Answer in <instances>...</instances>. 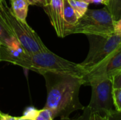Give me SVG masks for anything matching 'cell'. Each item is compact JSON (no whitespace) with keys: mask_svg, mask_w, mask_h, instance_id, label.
<instances>
[{"mask_svg":"<svg viewBox=\"0 0 121 120\" xmlns=\"http://www.w3.org/2000/svg\"><path fill=\"white\" fill-rule=\"evenodd\" d=\"M42 75L48 92L44 108L51 111L54 119L69 118L72 112L84 109L79 98L80 88L85 85L83 79L50 72Z\"/></svg>","mask_w":121,"mask_h":120,"instance_id":"cell-1","label":"cell"},{"mask_svg":"<svg viewBox=\"0 0 121 120\" xmlns=\"http://www.w3.org/2000/svg\"><path fill=\"white\" fill-rule=\"evenodd\" d=\"M18 66L32 70L41 75L46 72H50L71 76L82 79L84 81L87 74V71L80 64H76L63 59L48 49L35 54L28 53Z\"/></svg>","mask_w":121,"mask_h":120,"instance_id":"cell-2","label":"cell"},{"mask_svg":"<svg viewBox=\"0 0 121 120\" xmlns=\"http://www.w3.org/2000/svg\"><path fill=\"white\" fill-rule=\"evenodd\" d=\"M0 17L10 34L17 39L29 54H35L48 50L40 37L27 23L18 19L7 5L5 0L0 2Z\"/></svg>","mask_w":121,"mask_h":120,"instance_id":"cell-3","label":"cell"},{"mask_svg":"<svg viewBox=\"0 0 121 120\" xmlns=\"http://www.w3.org/2000/svg\"><path fill=\"white\" fill-rule=\"evenodd\" d=\"M113 16L106 6L101 9H89L80 18L67 35L82 33L95 35H111L114 34Z\"/></svg>","mask_w":121,"mask_h":120,"instance_id":"cell-4","label":"cell"},{"mask_svg":"<svg viewBox=\"0 0 121 120\" xmlns=\"http://www.w3.org/2000/svg\"><path fill=\"white\" fill-rule=\"evenodd\" d=\"M89 51L85 60L80 63L87 74L110 57L121 47V34L111 35H87Z\"/></svg>","mask_w":121,"mask_h":120,"instance_id":"cell-5","label":"cell"},{"mask_svg":"<svg viewBox=\"0 0 121 120\" xmlns=\"http://www.w3.org/2000/svg\"><path fill=\"white\" fill-rule=\"evenodd\" d=\"M86 84L91 87V100L87 106L91 112L104 115L115 109L111 78L106 76L91 78L87 81Z\"/></svg>","mask_w":121,"mask_h":120,"instance_id":"cell-6","label":"cell"},{"mask_svg":"<svg viewBox=\"0 0 121 120\" xmlns=\"http://www.w3.org/2000/svg\"><path fill=\"white\" fill-rule=\"evenodd\" d=\"M120 70H121V47L110 57L86 74L84 78L85 85L87 81L91 78L99 76L112 78V76Z\"/></svg>","mask_w":121,"mask_h":120,"instance_id":"cell-7","label":"cell"},{"mask_svg":"<svg viewBox=\"0 0 121 120\" xmlns=\"http://www.w3.org/2000/svg\"><path fill=\"white\" fill-rule=\"evenodd\" d=\"M57 35L65 37V23L63 14V0H51L49 5L44 7Z\"/></svg>","mask_w":121,"mask_h":120,"instance_id":"cell-8","label":"cell"},{"mask_svg":"<svg viewBox=\"0 0 121 120\" xmlns=\"http://www.w3.org/2000/svg\"><path fill=\"white\" fill-rule=\"evenodd\" d=\"M28 54V52H27L17 39L14 37L9 45H1L0 47V61L18 65Z\"/></svg>","mask_w":121,"mask_h":120,"instance_id":"cell-9","label":"cell"},{"mask_svg":"<svg viewBox=\"0 0 121 120\" xmlns=\"http://www.w3.org/2000/svg\"><path fill=\"white\" fill-rule=\"evenodd\" d=\"M63 14L65 23V37L69 30L75 25L79 18L67 0H63Z\"/></svg>","mask_w":121,"mask_h":120,"instance_id":"cell-10","label":"cell"},{"mask_svg":"<svg viewBox=\"0 0 121 120\" xmlns=\"http://www.w3.org/2000/svg\"><path fill=\"white\" fill-rule=\"evenodd\" d=\"M11 9L13 14L21 21L26 22L28 11V3L26 0H10Z\"/></svg>","mask_w":121,"mask_h":120,"instance_id":"cell-11","label":"cell"},{"mask_svg":"<svg viewBox=\"0 0 121 120\" xmlns=\"http://www.w3.org/2000/svg\"><path fill=\"white\" fill-rule=\"evenodd\" d=\"M70 6L74 9L77 16L79 19L82 18L89 8V4L84 0H67Z\"/></svg>","mask_w":121,"mask_h":120,"instance_id":"cell-12","label":"cell"},{"mask_svg":"<svg viewBox=\"0 0 121 120\" xmlns=\"http://www.w3.org/2000/svg\"><path fill=\"white\" fill-rule=\"evenodd\" d=\"M13 38L14 37L10 34L8 28L0 17V42L3 45H8L11 42Z\"/></svg>","mask_w":121,"mask_h":120,"instance_id":"cell-13","label":"cell"},{"mask_svg":"<svg viewBox=\"0 0 121 120\" xmlns=\"http://www.w3.org/2000/svg\"><path fill=\"white\" fill-rule=\"evenodd\" d=\"M112 13L115 21L121 17V0H111L106 6Z\"/></svg>","mask_w":121,"mask_h":120,"instance_id":"cell-14","label":"cell"},{"mask_svg":"<svg viewBox=\"0 0 121 120\" xmlns=\"http://www.w3.org/2000/svg\"><path fill=\"white\" fill-rule=\"evenodd\" d=\"M113 100L115 110L121 111V88L113 89Z\"/></svg>","mask_w":121,"mask_h":120,"instance_id":"cell-15","label":"cell"},{"mask_svg":"<svg viewBox=\"0 0 121 120\" xmlns=\"http://www.w3.org/2000/svg\"><path fill=\"white\" fill-rule=\"evenodd\" d=\"M35 120H54L51 111L45 108L38 111Z\"/></svg>","mask_w":121,"mask_h":120,"instance_id":"cell-16","label":"cell"},{"mask_svg":"<svg viewBox=\"0 0 121 120\" xmlns=\"http://www.w3.org/2000/svg\"><path fill=\"white\" fill-rule=\"evenodd\" d=\"M106 120H121V111L113 110L104 115Z\"/></svg>","mask_w":121,"mask_h":120,"instance_id":"cell-17","label":"cell"},{"mask_svg":"<svg viewBox=\"0 0 121 120\" xmlns=\"http://www.w3.org/2000/svg\"><path fill=\"white\" fill-rule=\"evenodd\" d=\"M111 79L113 88H121V70L116 72Z\"/></svg>","mask_w":121,"mask_h":120,"instance_id":"cell-18","label":"cell"},{"mask_svg":"<svg viewBox=\"0 0 121 120\" xmlns=\"http://www.w3.org/2000/svg\"><path fill=\"white\" fill-rule=\"evenodd\" d=\"M91 110L90 109L86 106L84 108V109L83 110V114L78 117L77 119H74V120H71L69 118H66V119H60V120H89L90 117V114H91Z\"/></svg>","mask_w":121,"mask_h":120,"instance_id":"cell-19","label":"cell"},{"mask_svg":"<svg viewBox=\"0 0 121 120\" xmlns=\"http://www.w3.org/2000/svg\"><path fill=\"white\" fill-rule=\"evenodd\" d=\"M29 5H35L42 7H45L49 5L51 0H26Z\"/></svg>","mask_w":121,"mask_h":120,"instance_id":"cell-20","label":"cell"},{"mask_svg":"<svg viewBox=\"0 0 121 120\" xmlns=\"http://www.w3.org/2000/svg\"><path fill=\"white\" fill-rule=\"evenodd\" d=\"M38 110L34 108H28L26 111L24 112V114H23V116H26L27 117H29V118H31V119H33L35 120L38 113Z\"/></svg>","mask_w":121,"mask_h":120,"instance_id":"cell-21","label":"cell"},{"mask_svg":"<svg viewBox=\"0 0 121 120\" xmlns=\"http://www.w3.org/2000/svg\"><path fill=\"white\" fill-rule=\"evenodd\" d=\"M114 33L121 34V17L114 23Z\"/></svg>","mask_w":121,"mask_h":120,"instance_id":"cell-22","label":"cell"},{"mask_svg":"<svg viewBox=\"0 0 121 120\" xmlns=\"http://www.w3.org/2000/svg\"><path fill=\"white\" fill-rule=\"evenodd\" d=\"M18 117L11 116L8 114L3 113L0 111V120H17Z\"/></svg>","mask_w":121,"mask_h":120,"instance_id":"cell-23","label":"cell"},{"mask_svg":"<svg viewBox=\"0 0 121 120\" xmlns=\"http://www.w3.org/2000/svg\"><path fill=\"white\" fill-rule=\"evenodd\" d=\"M89 120H99V114L91 112Z\"/></svg>","mask_w":121,"mask_h":120,"instance_id":"cell-24","label":"cell"},{"mask_svg":"<svg viewBox=\"0 0 121 120\" xmlns=\"http://www.w3.org/2000/svg\"><path fill=\"white\" fill-rule=\"evenodd\" d=\"M86 2L89 4H104V1L103 0H85Z\"/></svg>","mask_w":121,"mask_h":120,"instance_id":"cell-25","label":"cell"},{"mask_svg":"<svg viewBox=\"0 0 121 120\" xmlns=\"http://www.w3.org/2000/svg\"><path fill=\"white\" fill-rule=\"evenodd\" d=\"M35 120L33 119H31V118H29V117H27L26 116H21V117H18V120Z\"/></svg>","mask_w":121,"mask_h":120,"instance_id":"cell-26","label":"cell"},{"mask_svg":"<svg viewBox=\"0 0 121 120\" xmlns=\"http://www.w3.org/2000/svg\"><path fill=\"white\" fill-rule=\"evenodd\" d=\"M99 120H106L104 115H99Z\"/></svg>","mask_w":121,"mask_h":120,"instance_id":"cell-27","label":"cell"},{"mask_svg":"<svg viewBox=\"0 0 121 120\" xmlns=\"http://www.w3.org/2000/svg\"><path fill=\"white\" fill-rule=\"evenodd\" d=\"M103 1H104V4L106 5V6H107L108 4V3L110 2L111 0H103Z\"/></svg>","mask_w":121,"mask_h":120,"instance_id":"cell-28","label":"cell"},{"mask_svg":"<svg viewBox=\"0 0 121 120\" xmlns=\"http://www.w3.org/2000/svg\"><path fill=\"white\" fill-rule=\"evenodd\" d=\"M1 43L0 42V47H1ZM0 62H1V61H0Z\"/></svg>","mask_w":121,"mask_h":120,"instance_id":"cell-29","label":"cell"},{"mask_svg":"<svg viewBox=\"0 0 121 120\" xmlns=\"http://www.w3.org/2000/svg\"><path fill=\"white\" fill-rule=\"evenodd\" d=\"M1 1H2V0H0V2H1Z\"/></svg>","mask_w":121,"mask_h":120,"instance_id":"cell-30","label":"cell"},{"mask_svg":"<svg viewBox=\"0 0 121 120\" xmlns=\"http://www.w3.org/2000/svg\"><path fill=\"white\" fill-rule=\"evenodd\" d=\"M84 1H85V0H84Z\"/></svg>","mask_w":121,"mask_h":120,"instance_id":"cell-31","label":"cell"}]
</instances>
